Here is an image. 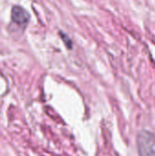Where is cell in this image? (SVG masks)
Segmentation results:
<instances>
[{"label":"cell","mask_w":155,"mask_h":156,"mask_svg":"<svg viewBox=\"0 0 155 156\" xmlns=\"http://www.w3.org/2000/svg\"><path fill=\"white\" fill-rule=\"evenodd\" d=\"M11 19L17 26L24 27L29 20V15L22 6L14 5L11 9Z\"/></svg>","instance_id":"obj_2"},{"label":"cell","mask_w":155,"mask_h":156,"mask_svg":"<svg viewBox=\"0 0 155 156\" xmlns=\"http://www.w3.org/2000/svg\"><path fill=\"white\" fill-rule=\"evenodd\" d=\"M140 156H155V137L149 131H142L137 139Z\"/></svg>","instance_id":"obj_1"}]
</instances>
